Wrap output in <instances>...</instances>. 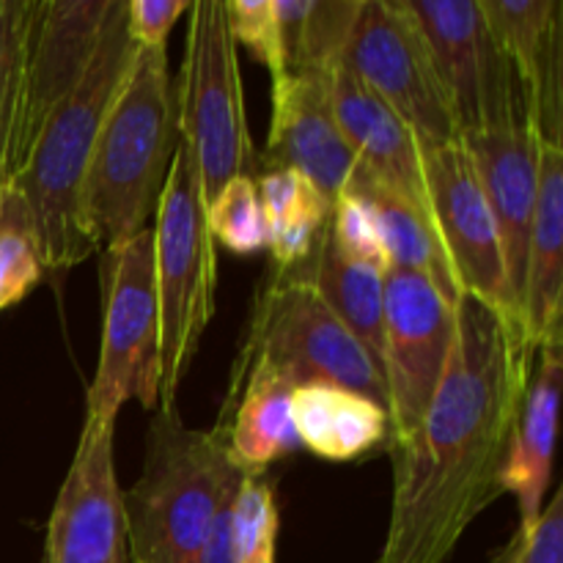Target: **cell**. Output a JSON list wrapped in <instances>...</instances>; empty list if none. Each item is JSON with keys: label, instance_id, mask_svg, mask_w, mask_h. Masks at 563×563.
<instances>
[{"label": "cell", "instance_id": "obj_22", "mask_svg": "<svg viewBox=\"0 0 563 563\" xmlns=\"http://www.w3.org/2000/svg\"><path fill=\"white\" fill-rule=\"evenodd\" d=\"M291 421L300 445L328 462H352L388 445L383 405L335 385H300L291 394Z\"/></svg>", "mask_w": 563, "mask_h": 563}, {"label": "cell", "instance_id": "obj_35", "mask_svg": "<svg viewBox=\"0 0 563 563\" xmlns=\"http://www.w3.org/2000/svg\"><path fill=\"white\" fill-rule=\"evenodd\" d=\"M234 498L223 506V511L214 520L198 563H234V553H231V506H234Z\"/></svg>", "mask_w": 563, "mask_h": 563}, {"label": "cell", "instance_id": "obj_31", "mask_svg": "<svg viewBox=\"0 0 563 563\" xmlns=\"http://www.w3.org/2000/svg\"><path fill=\"white\" fill-rule=\"evenodd\" d=\"M328 234L333 245L352 262L368 264V267L388 273L390 258L385 253L383 236H379L377 220H374L372 207L355 192L344 190L330 207Z\"/></svg>", "mask_w": 563, "mask_h": 563}, {"label": "cell", "instance_id": "obj_16", "mask_svg": "<svg viewBox=\"0 0 563 563\" xmlns=\"http://www.w3.org/2000/svg\"><path fill=\"white\" fill-rule=\"evenodd\" d=\"M460 141L465 143L478 181H482L484 198H487L495 229H498L506 278H509L517 306H520L522 284H526L528 240H531L533 212H537L539 141L526 115L509 126L473 132Z\"/></svg>", "mask_w": 563, "mask_h": 563}, {"label": "cell", "instance_id": "obj_29", "mask_svg": "<svg viewBox=\"0 0 563 563\" xmlns=\"http://www.w3.org/2000/svg\"><path fill=\"white\" fill-rule=\"evenodd\" d=\"M207 225L212 240L229 251L242 253V256L264 251L269 245V229L256 179L253 176L231 179L207 203Z\"/></svg>", "mask_w": 563, "mask_h": 563}, {"label": "cell", "instance_id": "obj_15", "mask_svg": "<svg viewBox=\"0 0 563 563\" xmlns=\"http://www.w3.org/2000/svg\"><path fill=\"white\" fill-rule=\"evenodd\" d=\"M495 38L515 66L522 110L533 135L563 146V3L478 0Z\"/></svg>", "mask_w": 563, "mask_h": 563}, {"label": "cell", "instance_id": "obj_25", "mask_svg": "<svg viewBox=\"0 0 563 563\" xmlns=\"http://www.w3.org/2000/svg\"><path fill=\"white\" fill-rule=\"evenodd\" d=\"M319 291L330 311L344 322V328L355 335L368 352L377 372L383 374V278L385 273L368 264L352 262L330 240L328 229L317 242V258L311 273L306 275Z\"/></svg>", "mask_w": 563, "mask_h": 563}, {"label": "cell", "instance_id": "obj_17", "mask_svg": "<svg viewBox=\"0 0 563 563\" xmlns=\"http://www.w3.org/2000/svg\"><path fill=\"white\" fill-rule=\"evenodd\" d=\"M330 91L341 135L355 152L361 168L432 220L416 132L344 66L330 71Z\"/></svg>", "mask_w": 563, "mask_h": 563}, {"label": "cell", "instance_id": "obj_21", "mask_svg": "<svg viewBox=\"0 0 563 563\" xmlns=\"http://www.w3.org/2000/svg\"><path fill=\"white\" fill-rule=\"evenodd\" d=\"M563 146L539 141V190L522 284V333L533 352L563 341Z\"/></svg>", "mask_w": 563, "mask_h": 563}, {"label": "cell", "instance_id": "obj_10", "mask_svg": "<svg viewBox=\"0 0 563 563\" xmlns=\"http://www.w3.org/2000/svg\"><path fill=\"white\" fill-rule=\"evenodd\" d=\"M449 99L456 135L509 126L526 115L509 55L478 0H407Z\"/></svg>", "mask_w": 563, "mask_h": 563}, {"label": "cell", "instance_id": "obj_30", "mask_svg": "<svg viewBox=\"0 0 563 563\" xmlns=\"http://www.w3.org/2000/svg\"><path fill=\"white\" fill-rule=\"evenodd\" d=\"M278 509L273 487L262 476L242 478L231 506V553L234 563H275Z\"/></svg>", "mask_w": 563, "mask_h": 563}, {"label": "cell", "instance_id": "obj_7", "mask_svg": "<svg viewBox=\"0 0 563 563\" xmlns=\"http://www.w3.org/2000/svg\"><path fill=\"white\" fill-rule=\"evenodd\" d=\"M253 361L278 368L295 388L311 383L335 385L377 401L388 412L383 374L306 275H278L258 297L245 346L231 374Z\"/></svg>", "mask_w": 563, "mask_h": 563}, {"label": "cell", "instance_id": "obj_27", "mask_svg": "<svg viewBox=\"0 0 563 563\" xmlns=\"http://www.w3.org/2000/svg\"><path fill=\"white\" fill-rule=\"evenodd\" d=\"M289 75H330L339 66L361 0H273Z\"/></svg>", "mask_w": 563, "mask_h": 563}, {"label": "cell", "instance_id": "obj_1", "mask_svg": "<svg viewBox=\"0 0 563 563\" xmlns=\"http://www.w3.org/2000/svg\"><path fill=\"white\" fill-rule=\"evenodd\" d=\"M537 352L517 322L462 295L456 333L421 423L390 443L394 500L377 563H445L500 498V471Z\"/></svg>", "mask_w": 563, "mask_h": 563}, {"label": "cell", "instance_id": "obj_13", "mask_svg": "<svg viewBox=\"0 0 563 563\" xmlns=\"http://www.w3.org/2000/svg\"><path fill=\"white\" fill-rule=\"evenodd\" d=\"M113 421H86L75 460L55 498L44 563H130Z\"/></svg>", "mask_w": 563, "mask_h": 563}, {"label": "cell", "instance_id": "obj_34", "mask_svg": "<svg viewBox=\"0 0 563 563\" xmlns=\"http://www.w3.org/2000/svg\"><path fill=\"white\" fill-rule=\"evenodd\" d=\"M187 0H130L126 3V31L137 47H165L170 27L190 11Z\"/></svg>", "mask_w": 563, "mask_h": 563}, {"label": "cell", "instance_id": "obj_2", "mask_svg": "<svg viewBox=\"0 0 563 563\" xmlns=\"http://www.w3.org/2000/svg\"><path fill=\"white\" fill-rule=\"evenodd\" d=\"M137 44L126 31V3L113 0L97 49L69 97L49 113L16 176L36 223L44 269L58 273L97 253L82 220V185L102 121L135 58Z\"/></svg>", "mask_w": 563, "mask_h": 563}, {"label": "cell", "instance_id": "obj_28", "mask_svg": "<svg viewBox=\"0 0 563 563\" xmlns=\"http://www.w3.org/2000/svg\"><path fill=\"white\" fill-rule=\"evenodd\" d=\"M44 273L31 209L14 185H0V311L20 302Z\"/></svg>", "mask_w": 563, "mask_h": 563}, {"label": "cell", "instance_id": "obj_8", "mask_svg": "<svg viewBox=\"0 0 563 563\" xmlns=\"http://www.w3.org/2000/svg\"><path fill=\"white\" fill-rule=\"evenodd\" d=\"M104 328L97 374L88 388L86 421H113L130 399L159 405V306L154 234L143 229L104 253Z\"/></svg>", "mask_w": 563, "mask_h": 563}, {"label": "cell", "instance_id": "obj_11", "mask_svg": "<svg viewBox=\"0 0 563 563\" xmlns=\"http://www.w3.org/2000/svg\"><path fill=\"white\" fill-rule=\"evenodd\" d=\"M418 148L432 223L460 295L484 302L522 328L520 306L506 278L498 229L465 143L460 137L449 143L418 141Z\"/></svg>", "mask_w": 563, "mask_h": 563}, {"label": "cell", "instance_id": "obj_12", "mask_svg": "<svg viewBox=\"0 0 563 563\" xmlns=\"http://www.w3.org/2000/svg\"><path fill=\"white\" fill-rule=\"evenodd\" d=\"M383 379L388 394V445L421 423L456 333V306L410 269L383 278Z\"/></svg>", "mask_w": 563, "mask_h": 563}, {"label": "cell", "instance_id": "obj_9", "mask_svg": "<svg viewBox=\"0 0 563 563\" xmlns=\"http://www.w3.org/2000/svg\"><path fill=\"white\" fill-rule=\"evenodd\" d=\"M339 66L366 82L421 143L460 137L434 55L407 0H361Z\"/></svg>", "mask_w": 563, "mask_h": 563}, {"label": "cell", "instance_id": "obj_33", "mask_svg": "<svg viewBox=\"0 0 563 563\" xmlns=\"http://www.w3.org/2000/svg\"><path fill=\"white\" fill-rule=\"evenodd\" d=\"M493 563H563V493L555 489L544 504L537 528L528 537L511 539Z\"/></svg>", "mask_w": 563, "mask_h": 563}, {"label": "cell", "instance_id": "obj_14", "mask_svg": "<svg viewBox=\"0 0 563 563\" xmlns=\"http://www.w3.org/2000/svg\"><path fill=\"white\" fill-rule=\"evenodd\" d=\"M267 168L302 174L330 207L346 190L361 163L341 135L330 75L300 71L273 80V121L258 174Z\"/></svg>", "mask_w": 563, "mask_h": 563}, {"label": "cell", "instance_id": "obj_19", "mask_svg": "<svg viewBox=\"0 0 563 563\" xmlns=\"http://www.w3.org/2000/svg\"><path fill=\"white\" fill-rule=\"evenodd\" d=\"M539 366L528 379L520 416L511 432L509 454L500 471V493H511L520 504V528L515 539L528 537L544 511L550 478H553L555 427L563 377V341L539 350Z\"/></svg>", "mask_w": 563, "mask_h": 563}, {"label": "cell", "instance_id": "obj_5", "mask_svg": "<svg viewBox=\"0 0 563 563\" xmlns=\"http://www.w3.org/2000/svg\"><path fill=\"white\" fill-rule=\"evenodd\" d=\"M154 223L159 306V412H176L185 374L214 313L218 256L207 225L201 176L185 137L176 143Z\"/></svg>", "mask_w": 563, "mask_h": 563}, {"label": "cell", "instance_id": "obj_32", "mask_svg": "<svg viewBox=\"0 0 563 563\" xmlns=\"http://www.w3.org/2000/svg\"><path fill=\"white\" fill-rule=\"evenodd\" d=\"M229 27L234 42L247 47L253 58L262 60L269 75H273V80L289 75L284 64V47H280V31L278 20H275L273 0H231Z\"/></svg>", "mask_w": 563, "mask_h": 563}, {"label": "cell", "instance_id": "obj_26", "mask_svg": "<svg viewBox=\"0 0 563 563\" xmlns=\"http://www.w3.org/2000/svg\"><path fill=\"white\" fill-rule=\"evenodd\" d=\"M269 229L278 275L295 273L313 253L330 223V203L302 174L289 168L262 170L256 181Z\"/></svg>", "mask_w": 563, "mask_h": 563}, {"label": "cell", "instance_id": "obj_18", "mask_svg": "<svg viewBox=\"0 0 563 563\" xmlns=\"http://www.w3.org/2000/svg\"><path fill=\"white\" fill-rule=\"evenodd\" d=\"M113 0H42L31 44L27 137L31 148L44 121L86 71ZM22 174V170H20Z\"/></svg>", "mask_w": 563, "mask_h": 563}, {"label": "cell", "instance_id": "obj_6", "mask_svg": "<svg viewBox=\"0 0 563 563\" xmlns=\"http://www.w3.org/2000/svg\"><path fill=\"white\" fill-rule=\"evenodd\" d=\"M176 124L196 157L203 203L236 176L258 174L236 42L229 27V0L190 5L185 64L176 82Z\"/></svg>", "mask_w": 563, "mask_h": 563}, {"label": "cell", "instance_id": "obj_3", "mask_svg": "<svg viewBox=\"0 0 563 563\" xmlns=\"http://www.w3.org/2000/svg\"><path fill=\"white\" fill-rule=\"evenodd\" d=\"M179 143L176 88L165 47H137L124 86L102 121L86 185L82 220L97 251H115L146 229Z\"/></svg>", "mask_w": 563, "mask_h": 563}, {"label": "cell", "instance_id": "obj_20", "mask_svg": "<svg viewBox=\"0 0 563 563\" xmlns=\"http://www.w3.org/2000/svg\"><path fill=\"white\" fill-rule=\"evenodd\" d=\"M291 394L295 385L264 361L231 374L229 399L214 429L223 434L229 462L242 476H262L275 460L300 445L291 421Z\"/></svg>", "mask_w": 563, "mask_h": 563}, {"label": "cell", "instance_id": "obj_4", "mask_svg": "<svg viewBox=\"0 0 563 563\" xmlns=\"http://www.w3.org/2000/svg\"><path fill=\"white\" fill-rule=\"evenodd\" d=\"M242 478L218 429H187L179 412H157L141 476L121 493L130 563H198Z\"/></svg>", "mask_w": 563, "mask_h": 563}, {"label": "cell", "instance_id": "obj_24", "mask_svg": "<svg viewBox=\"0 0 563 563\" xmlns=\"http://www.w3.org/2000/svg\"><path fill=\"white\" fill-rule=\"evenodd\" d=\"M42 0H0V185H14L31 154L27 88Z\"/></svg>", "mask_w": 563, "mask_h": 563}, {"label": "cell", "instance_id": "obj_23", "mask_svg": "<svg viewBox=\"0 0 563 563\" xmlns=\"http://www.w3.org/2000/svg\"><path fill=\"white\" fill-rule=\"evenodd\" d=\"M346 190L361 196L372 207L374 220H377L379 236H383L385 253L390 258V267L410 269V273L423 275L438 286L440 295L456 306L460 302V286H456L454 273L449 267L440 236L434 223L407 198L385 187L383 181L374 179L368 170L357 168Z\"/></svg>", "mask_w": 563, "mask_h": 563}]
</instances>
